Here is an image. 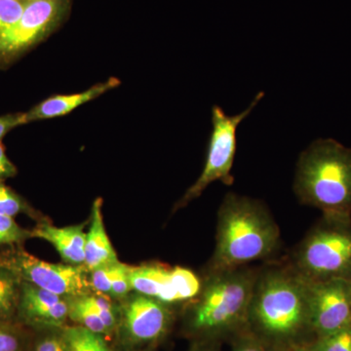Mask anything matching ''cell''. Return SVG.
<instances>
[{"label": "cell", "mask_w": 351, "mask_h": 351, "mask_svg": "<svg viewBox=\"0 0 351 351\" xmlns=\"http://www.w3.org/2000/svg\"><path fill=\"white\" fill-rule=\"evenodd\" d=\"M101 207L103 200L97 198L92 207L91 225L85 240L84 267L88 272L119 261L106 230Z\"/></svg>", "instance_id": "obj_15"}, {"label": "cell", "mask_w": 351, "mask_h": 351, "mask_svg": "<svg viewBox=\"0 0 351 351\" xmlns=\"http://www.w3.org/2000/svg\"><path fill=\"white\" fill-rule=\"evenodd\" d=\"M214 343H203L201 346H198V348H195V350L191 351H219L216 350V348L213 346Z\"/></svg>", "instance_id": "obj_31"}, {"label": "cell", "mask_w": 351, "mask_h": 351, "mask_svg": "<svg viewBox=\"0 0 351 351\" xmlns=\"http://www.w3.org/2000/svg\"><path fill=\"white\" fill-rule=\"evenodd\" d=\"M84 226L82 223L58 228L44 221L32 230L31 237L49 242L66 263L84 265L86 240Z\"/></svg>", "instance_id": "obj_14"}, {"label": "cell", "mask_w": 351, "mask_h": 351, "mask_svg": "<svg viewBox=\"0 0 351 351\" xmlns=\"http://www.w3.org/2000/svg\"><path fill=\"white\" fill-rule=\"evenodd\" d=\"M294 191L323 216L351 218V149L332 138L316 140L300 156Z\"/></svg>", "instance_id": "obj_4"}, {"label": "cell", "mask_w": 351, "mask_h": 351, "mask_svg": "<svg viewBox=\"0 0 351 351\" xmlns=\"http://www.w3.org/2000/svg\"><path fill=\"white\" fill-rule=\"evenodd\" d=\"M69 300L22 281L18 314L25 324L40 329H62L69 319Z\"/></svg>", "instance_id": "obj_12"}, {"label": "cell", "mask_w": 351, "mask_h": 351, "mask_svg": "<svg viewBox=\"0 0 351 351\" xmlns=\"http://www.w3.org/2000/svg\"><path fill=\"white\" fill-rule=\"evenodd\" d=\"M263 92H260L255 97L250 107L239 114H226L219 106L212 108V124L213 130L208 142L206 161L202 173L197 181L189 189L184 197L179 201L177 208L186 206L191 200L199 197L203 191L210 184L216 181H221L230 186L233 184L232 169L237 152V130L242 120L248 117L261 99Z\"/></svg>", "instance_id": "obj_6"}, {"label": "cell", "mask_w": 351, "mask_h": 351, "mask_svg": "<svg viewBox=\"0 0 351 351\" xmlns=\"http://www.w3.org/2000/svg\"><path fill=\"white\" fill-rule=\"evenodd\" d=\"M31 237V232L21 228L12 217L0 215V245L22 243Z\"/></svg>", "instance_id": "obj_21"}, {"label": "cell", "mask_w": 351, "mask_h": 351, "mask_svg": "<svg viewBox=\"0 0 351 351\" xmlns=\"http://www.w3.org/2000/svg\"><path fill=\"white\" fill-rule=\"evenodd\" d=\"M119 80L117 77H110L105 82L98 83L80 93L54 95L38 104L29 112H24L25 124L38 121V120L64 117L76 108L82 107L84 104L89 103L110 90L119 87Z\"/></svg>", "instance_id": "obj_13"}, {"label": "cell", "mask_w": 351, "mask_h": 351, "mask_svg": "<svg viewBox=\"0 0 351 351\" xmlns=\"http://www.w3.org/2000/svg\"><path fill=\"white\" fill-rule=\"evenodd\" d=\"M25 4L19 0H0V36L20 19Z\"/></svg>", "instance_id": "obj_24"}, {"label": "cell", "mask_w": 351, "mask_h": 351, "mask_svg": "<svg viewBox=\"0 0 351 351\" xmlns=\"http://www.w3.org/2000/svg\"><path fill=\"white\" fill-rule=\"evenodd\" d=\"M258 269L246 267L210 272L189 311L188 328L203 343L232 339L246 330Z\"/></svg>", "instance_id": "obj_3"}, {"label": "cell", "mask_w": 351, "mask_h": 351, "mask_svg": "<svg viewBox=\"0 0 351 351\" xmlns=\"http://www.w3.org/2000/svg\"><path fill=\"white\" fill-rule=\"evenodd\" d=\"M24 112L3 115L0 117V143L2 138L15 127L24 125Z\"/></svg>", "instance_id": "obj_29"}, {"label": "cell", "mask_w": 351, "mask_h": 351, "mask_svg": "<svg viewBox=\"0 0 351 351\" xmlns=\"http://www.w3.org/2000/svg\"><path fill=\"white\" fill-rule=\"evenodd\" d=\"M279 246L280 230L262 201L228 193L218 211L216 247L209 274L265 260Z\"/></svg>", "instance_id": "obj_2"}, {"label": "cell", "mask_w": 351, "mask_h": 351, "mask_svg": "<svg viewBox=\"0 0 351 351\" xmlns=\"http://www.w3.org/2000/svg\"><path fill=\"white\" fill-rule=\"evenodd\" d=\"M86 298L88 302L94 307L96 313L99 314L101 319L105 323L108 331L110 332V334H112L117 326V323H119V316H117V311L113 307L112 302L106 299L105 297H101V295L89 294L86 295Z\"/></svg>", "instance_id": "obj_23"}, {"label": "cell", "mask_w": 351, "mask_h": 351, "mask_svg": "<svg viewBox=\"0 0 351 351\" xmlns=\"http://www.w3.org/2000/svg\"><path fill=\"white\" fill-rule=\"evenodd\" d=\"M291 267L309 281H351V218L323 216L295 246Z\"/></svg>", "instance_id": "obj_5"}, {"label": "cell", "mask_w": 351, "mask_h": 351, "mask_svg": "<svg viewBox=\"0 0 351 351\" xmlns=\"http://www.w3.org/2000/svg\"><path fill=\"white\" fill-rule=\"evenodd\" d=\"M19 1L25 2V3H27V2L32 1V0H19Z\"/></svg>", "instance_id": "obj_33"}, {"label": "cell", "mask_w": 351, "mask_h": 351, "mask_svg": "<svg viewBox=\"0 0 351 351\" xmlns=\"http://www.w3.org/2000/svg\"><path fill=\"white\" fill-rule=\"evenodd\" d=\"M1 258L24 282L66 300L90 294L91 284L84 265L44 262L24 250Z\"/></svg>", "instance_id": "obj_8"}, {"label": "cell", "mask_w": 351, "mask_h": 351, "mask_svg": "<svg viewBox=\"0 0 351 351\" xmlns=\"http://www.w3.org/2000/svg\"><path fill=\"white\" fill-rule=\"evenodd\" d=\"M130 267L124 263L117 262L113 274L110 297L114 299H124L132 291L130 283Z\"/></svg>", "instance_id": "obj_26"}, {"label": "cell", "mask_w": 351, "mask_h": 351, "mask_svg": "<svg viewBox=\"0 0 351 351\" xmlns=\"http://www.w3.org/2000/svg\"><path fill=\"white\" fill-rule=\"evenodd\" d=\"M25 212H29L27 202L4 182H0V215L14 218Z\"/></svg>", "instance_id": "obj_20"}, {"label": "cell", "mask_w": 351, "mask_h": 351, "mask_svg": "<svg viewBox=\"0 0 351 351\" xmlns=\"http://www.w3.org/2000/svg\"><path fill=\"white\" fill-rule=\"evenodd\" d=\"M230 341V351H282L244 330Z\"/></svg>", "instance_id": "obj_22"}, {"label": "cell", "mask_w": 351, "mask_h": 351, "mask_svg": "<svg viewBox=\"0 0 351 351\" xmlns=\"http://www.w3.org/2000/svg\"><path fill=\"white\" fill-rule=\"evenodd\" d=\"M69 351H112L101 335L82 326L64 328Z\"/></svg>", "instance_id": "obj_18"}, {"label": "cell", "mask_w": 351, "mask_h": 351, "mask_svg": "<svg viewBox=\"0 0 351 351\" xmlns=\"http://www.w3.org/2000/svg\"><path fill=\"white\" fill-rule=\"evenodd\" d=\"M34 351H69L64 328L53 329L36 341Z\"/></svg>", "instance_id": "obj_27"}, {"label": "cell", "mask_w": 351, "mask_h": 351, "mask_svg": "<svg viewBox=\"0 0 351 351\" xmlns=\"http://www.w3.org/2000/svg\"><path fill=\"white\" fill-rule=\"evenodd\" d=\"M132 290L154 298L165 304L191 301L200 289L199 279L182 267L167 269L163 265L130 267Z\"/></svg>", "instance_id": "obj_10"}, {"label": "cell", "mask_w": 351, "mask_h": 351, "mask_svg": "<svg viewBox=\"0 0 351 351\" xmlns=\"http://www.w3.org/2000/svg\"><path fill=\"white\" fill-rule=\"evenodd\" d=\"M172 321L170 304L141 294L127 300L120 313L122 336L133 346L156 343L164 338Z\"/></svg>", "instance_id": "obj_11"}, {"label": "cell", "mask_w": 351, "mask_h": 351, "mask_svg": "<svg viewBox=\"0 0 351 351\" xmlns=\"http://www.w3.org/2000/svg\"><path fill=\"white\" fill-rule=\"evenodd\" d=\"M22 280L0 257V322L7 323L18 313Z\"/></svg>", "instance_id": "obj_16"}, {"label": "cell", "mask_w": 351, "mask_h": 351, "mask_svg": "<svg viewBox=\"0 0 351 351\" xmlns=\"http://www.w3.org/2000/svg\"><path fill=\"white\" fill-rule=\"evenodd\" d=\"M117 262L108 263V265H103V267L89 272L90 284L97 292L101 295H110L113 274H114L115 265Z\"/></svg>", "instance_id": "obj_25"}, {"label": "cell", "mask_w": 351, "mask_h": 351, "mask_svg": "<svg viewBox=\"0 0 351 351\" xmlns=\"http://www.w3.org/2000/svg\"><path fill=\"white\" fill-rule=\"evenodd\" d=\"M307 295L315 338L351 326L350 280H307Z\"/></svg>", "instance_id": "obj_9"}, {"label": "cell", "mask_w": 351, "mask_h": 351, "mask_svg": "<svg viewBox=\"0 0 351 351\" xmlns=\"http://www.w3.org/2000/svg\"><path fill=\"white\" fill-rule=\"evenodd\" d=\"M306 348L308 351H351V326L316 337Z\"/></svg>", "instance_id": "obj_19"}, {"label": "cell", "mask_w": 351, "mask_h": 351, "mask_svg": "<svg viewBox=\"0 0 351 351\" xmlns=\"http://www.w3.org/2000/svg\"><path fill=\"white\" fill-rule=\"evenodd\" d=\"M246 330L282 351L306 346L315 339L309 317L307 280L290 263L258 269Z\"/></svg>", "instance_id": "obj_1"}, {"label": "cell", "mask_w": 351, "mask_h": 351, "mask_svg": "<svg viewBox=\"0 0 351 351\" xmlns=\"http://www.w3.org/2000/svg\"><path fill=\"white\" fill-rule=\"evenodd\" d=\"M86 295L69 300V319L75 322L78 326L86 328L101 336L112 335L94 307L88 302Z\"/></svg>", "instance_id": "obj_17"}, {"label": "cell", "mask_w": 351, "mask_h": 351, "mask_svg": "<svg viewBox=\"0 0 351 351\" xmlns=\"http://www.w3.org/2000/svg\"><path fill=\"white\" fill-rule=\"evenodd\" d=\"M289 351H308L306 346H298V348H293V350Z\"/></svg>", "instance_id": "obj_32"}, {"label": "cell", "mask_w": 351, "mask_h": 351, "mask_svg": "<svg viewBox=\"0 0 351 351\" xmlns=\"http://www.w3.org/2000/svg\"><path fill=\"white\" fill-rule=\"evenodd\" d=\"M71 0H32L20 19L0 36V66L17 59L40 43L62 22Z\"/></svg>", "instance_id": "obj_7"}, {"label": "cell", "mask_w": 351, "mask_h": 351, "mask_svg": "<svg viewBox=\"0 0 351 351\" xmlns=\"http://www.w3.org/2000/svg\"><path fill=\"white\" fill-rule=\"evenodd\" d=\"M17 174V168L7 157L5 149L0 143V182H4L9 178Z\"/></svg>", "instance_id": "obj_30"}, {"label": "cell", "mask_w": 351, "mask_h": 351, "mask_svg": "<svg viewBox=\"0 0 351 351\" xmlns=\"http://www.w3.org/2000/svg\"><path fill=\"white\" fill-rule=\"evenodd\" d=\"M23 343L19 335L7 323L0 322V351H22Z\"/></svg>", "instance_id": "obj_28"}]
</instances>
